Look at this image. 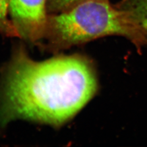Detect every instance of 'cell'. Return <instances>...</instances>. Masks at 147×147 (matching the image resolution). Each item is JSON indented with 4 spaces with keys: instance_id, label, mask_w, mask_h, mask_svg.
Here are the masks:
<instances>
[{
    "instance_id": "4",
    "label": "cell",
    "mask_w": 147,
    "mask_h": 147,
    "mask_svg": "<svg viewBox=\"0 0 147 147\" xmlns=\"http://www.w3.org/2000/svg\"><path fill=\"white\" fill-rule=\"evenodd\" d=\"M115 5L138 31L147 36V0H120Z\"/></svg>"
},
{
    "instance_id": "3",
    "label": "cell",
    "mask_w": 147,
    "mask_h": 147,
    "mask_svg": "<svg viewBox=\"0 0 147 147\" xmlns=\"http://www.w3.org/2000/svg\"><path fill=\"white\" fill-rule=\"evenodd\" d=\"M9 14L20 38L31 44L43 43L49 16L47 0H10Z\"/></svg>"
},
{
    "instance_id": "1",
    "label": "cell",
    "mask_w": 147,
    "mask_h": 147,
    "mask_svg": "<svg viewBox=\"0 0 147 147\" xmlns=\"http://www.w3.org/2000/svg\"><path fill=\"white\" fill-rule=\"evenodd\" d=\"M98 90L94 64L84 55H58L42 61L18 47L4 69L0 125L25 119L59 127L74 117Z\"/></svg>"
},
{
    "instance_id": "6",
    "label": "cell",
    "mask_w": 147,
    "mask_h": 147,
    "mask_svg": "<svg viewBox=\"0 0 147 147\" xmlns=\"http://www.w3.org/2000/svg\"><path fill=\"white\" fill-rule=\"evenodd\" d=\"M84 0H47L48 12L57 13L66 11Z\"/></svg>"
},
{
    "instance_id": "5",
    "label": "cell",
    "mask_w": 147,
    "mask_h": 147,
    "mask_svg": "<svg viewBox=\"0 0 147 147\" xmlns=\"http://www.w3.org/2000/svg\"><path fill=\"white\" fill-rule=\"evenodd\" d=\"M10 0H0V34L9 38H20L19 34L9 20Z\"/></svg>"
},
{
    "instance_id": "2",
    "label": "cell",
    "mask_w": 147,
    "mask_h": 147,
    "mask_svg": "<svg viewBox=\"0 0 147 147\" xmlns=\"http://www.w3.org/2000/svg\"><path fill=\"white\" fill-rule=\"evenodd\" d=\"M110 36L127 39L138 51L147 49V36L109 0H84L66 11L49 15L44 41L49 50L58 52Z\"/></svg>"
}]
</instances>
